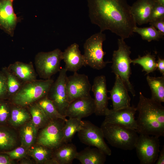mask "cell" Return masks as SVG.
<instances>
[{
	"mask_svg": "<svg viewBox=\"0 0 164 164\" xmlns=\"http://www.w3.org/2000/svg\"><path fill=\"white\" fill-rule=\"evenodd\" d=\"M89 16L100 32L110 30L125 39L133 34L136 26L126 0H88Z\"/></svg>",
	"mask_w": 164,
	"mask_h": 164,
	"instance_id": "6da1fadb",
	"label": "cell"
},
{
	"mask_svg": "<svg viewBox=\"0 0 164 164\" xmlns=\"http://www.w3.org/2000/svg\"><path fill=\"white\" fill-rule=\"evenodd\" d=\"M136 108L138 115L136 130L138 134L164 136V107L161 103L145 97L140 92Z\"/></svg>",
	"mask_w": 164,
	"mask_h": 164,
	"instance_id": "7a4b0ae2",
	"label": "cell"
},
{
	"mask_svg": "<svg viewBox=\"0 0 164 164\" xmlns=\"http://www.w3.org/2000/svg\"><path fill=\"white\" fill-rule=\"evenodd\" d=\"M53 82L51 79H36L24 83L9 100L11 103L15 104L28 107L47 96Z\"/></svg>",
	"mask_w": 164,
	"mask_h": 164,
	"instance_id": "3957f363",
	"label": "cell"
},
{
	"mask_svg": "<svg viewBox=\"0 0 164 164\" xmlns=\"http://www.w3.org/2000/svg\"><path fill=\"white\" fill-rule=\"evenodd\" d=\"M100 127L111 146L125 150L135 149L138 136L135 130L103 121Z\"/></svg>",
	"mask_w": 164,
	"mask_h": 164,
	"instance_id": "277c9868",
	"label": "cell"
},
{
	"mask_svg": "<svg viewBox=\"0 0 164 164\" xmlns=\"http://www.w3.org/2000/svg\"><path fill=\"white\" fill-rule=\"evenodd\" d=\"M118 49L114 50L113 53L111 67L112 72L121 78L128 91L135 97V91L130 81L132 73L130 66L132 59L130 57L131 47L121 38L118 39Z\"/></svg>",
	"mask_w": 164,
	"mask_h": 164,
	"instance_id": "5b68a950",
	"label": "cell"
},
{
	"mask_svg": "<svg viewBox=\"0 0 164 164\" xmlns=\"http://www.w3.org/2000/svg\"><path fill=\"white\" fill-rule=\"evenodd\" d=\"M106 39L105 35L100 31L92 35L86 40L84 45L83 54L86 66L100 70L111 62L104 61L103 59L106 53L103 50V44Z\"/></svg>",
	"mask_w": 164,
	"mask_h": 164,
	"instance_id": "8992f818",
	"label": "cell"
},
{
	"mask_svg": "<svg viewBox=\"0 0 164 164\" xmlns=\"http://www.w3.org/2000/svg\"><path fill=\"white\" fill-rule=\"evenodd\" d=\"M63 52L56 48L48 52H39L36 55L34 63L36 71L39 77L44 80L51 79L59 72L63 60Z\"/></svg>",
	"mask_w": 164,
	"mask_h": 164,
	"instance_id": "52a82bcc",
	"label": "cell"
},
{
	"mask_svg": "<svg viewBox=\"0 0 164 164\" xmlns=\"http://www.w3.org/2000/svg\"><path fill=\"white\" fill-rule=\"evenodd\" d=\"M159 137L139 134L135 149L141 164L155 163L160 151Z\"/></svg>",
	"mask_w": 164,
	"mask_h": 164,
	"instance_id": "ba28073f",
	"label": "cell"
},
{
	"mask_svg": "<svg viewBox=\"0 0 164 164\" xmlns=\"http://www.w3.org/2000/svg\"><path fill=\"white\" fill-rule=\"evenodd\" d=\"M84 122L82 128L78 132L81 142L87 145L98 148L107 155H111V150L104 141L101 127L88 121H84Z\"/></svg>",
	"mask_w": 164,
	"mask_h": 164,
	"instance_id": "9c48e42d",
	"label": "cell"
},
{
	"mask_svg": "<svg viewBox=\"0 0 164 164\" xmlns=\"http://www.w3.org/2000/svg\"><path fill=\"white\" fill-rule=\"evenodd\" d=\"M67 71L64 68L60 69L58 77L54 81L47 95L59 112L64 116L69 104L66 84Z\"/></svg>",
	"mask_w": 164,
	"mask_h": 164,
	"instance_id": "30bf717a",
	"label": "cell"
},
{
	"mask_svg": "<svg viewBox=\"0 0 164 164\" xmlns=\"http://www.w3.org/2000/svg\"><path fill=\"white\" fill-rule=\"evenodd\" d=\"M65 122L61 119L50 120L40 132L38 144L53 149L61 145Z\"/></svg>",
	"mask_w": 164,
	"mask_h": 164,
	"instance_id": "8fae6325",
	"label": "cell"
},
{
	"mask_svg": "<svg viewBox=\"0 0 164 164\" xmlns=\"http://www.w3.org/2000/svg\"><path fill=\"white\" fill-rule=\"evenodd\" d=\"M66 87L69 103L77 99L86 97L91 96V85L88 76L77 72L67 77Z\"/></svg>",
	"mask_w": 164,
	"mask_h": 164,
	"instance_id": "7c38bea8",
	"label": "cell"
},
{
	"mask_svg": "<svg viewBox=\"0 0 164 164\" xmlns=\"http://www.w3.org/2000/svg\"><path fill=\"white\" fill-rule=\"evenodd\" d=\"M136 111V107L134 106L117 110L108 108L103 122L136 130L137 124L135 115Z\"/></svg>",
	"mask_w": 164,
	"mask_h": 164,
	"instance_id": "4fadbf2b",
	"label": "cell"
},
{
	"mask_svg": "<svg viewBox=\"0 0 164 164\" xmlns=\"http://www.w3.org/2000/svg\"><path fill=\"white\" fill-rule=\"evenodd\" d=\"M91 90L94 93L95 105L94 114L98 116H104L106 110L108 108V91L107 88L106 78L105 76L101 75L95 77Z\"/></svg>",
	"mask_w": 164,
	"mask_h": 164,
	"instance_id": "5bb4252c",
	"label": "cell"
},
{
	"mask_svg": "<svg viewBox=\"0 0 164 164\" xmlns=\"http://www.w3.org/2000/svg\"><path fill=\"white\" fill-rule=\"evenodd\" d=\"M14 0H0V29L11 36H14L17 23L21 20L14 12Z\"/></svg>",
	"mask_w": 164,
	"mask_h": 164,
	"instance_id": "9a60e30c",
	"label": "cell"
},
{
	"mask_svg": "<svg viewBox=\"0 0 164 164\" xmlns=\"http://www.w3.org/2000/svg\"><path fill=\"white\" fill-rule=\"evenodd\" d=\"M95 110L94 100L91 96L79 98L69 103L65 116L69 118L82 119L94 113Z\"/></svg>",
	"mask_w": 164,
	"mask_h": 164,
	"instance_id": "2e32d148",
	"label": "cell"
},
{
	"mask_svg": "<svg viewBox=\"0 0 164 164\" xmlns=\"http://www.w3.org/2000/svg\"><path fill=\"white\" fill-rule=\"evenodd\" d=\"M128 91L121 78L115 75V80L112 89L108 92L112 104L113 109L118 110L130 106L131 98Z\"/></svg>",
	"mask_w": 164,
	"mask_h": 164,
	"instance_id": "e0dca14e",
	"label": "cell"
},
{
	"mask_svg": "<svg viewBox=\"0 0 164 164\" xmlns=\"http://www.w3.org/2000/svg\"><path fill=\"white\" fill-rule=\"evenodd\" d=\"M63 60L67 71H77L83 66H86L84 59L79 49V45L74 43L68 46L62 53Z\"/></svg>",
	"mask_w": 164,
	"mask_h": 164,
	"instance_id": "ac0fdd59",
	"label": "cell"
},
{
	"mask_svg": "<svg viewBox=\"0 0 164 164\" xmlns=\"http://www.w3.org/2000/svg\"><path fill=\"white\" fill-rule=\"evenodd\" d=\"M155 0H137L132 6L130 10L136 24L139 25L149 23Z\"/></svg>",
	"mask_w": 164,
	"mask_h": 164,
	"instance_id": "d6986e66",
	"label": "cell"
},
{
	"mask_svg": "<svg viewBox=\"0 0 164 164\" xmlns=\"http://www.w3.org/2000/svg\"><path fill=\"white\" fill-rule=\"evenodd\" d=\"M7 67L23 84L37 79V74L32 62L27 63L17 61Z\"/></svg>",
	"mask_w": 164,
	"mask_h": 164,
	"instance_id": "ffe728a7",
	"label": "cell"
},
{
	"mask_svg": "<svg viewBox=\"0 0 164 164\" xmlns=\"http://www.w3.org/2000/svg\"><path fill=\"white\" fill-rule=\"evenodd\" d=\"M107 155L98 148L87 147L77 152L75 159L81 164H104Z\"/></svg>",
	"mask_w": 164,
	"mask_h": 164,
	"instance_id": "44dd1931",
	"label": "cell"
},
{
	"mask_svg": "<svg viewBox=\"0 0 164 164\" xmlns=\"http://www.w3.org/2000/svg\"><path fill=\"white\" fill-rule=\"evenodd\" d=\"M53 150L52 158L59 164H72L77 152L75 145L70 142L62 144Z\"/></svg>",
	"mask_w": 164,
	"mask_h": 164,
	"instance_id": "7402d4cb",
	"label": "cell"
},
{
	"mask_svg": "<svg viewBox=\"0 0 164 164\" xmlns=\"http://www.w3.org/2000/svg\"><path fill=\"white\" fill-rule=\"evenodd\" d=\"M11 111L8 122L12 126L22 125L30 118V114L25 107L11 103Z\"/></svg>",
	"mask_w": 164,
	"mask_h": 164,
	"instance_id": "603a6c76",
	"label": "cell"
},
{
	"mask_svg": "<svg viewBox=\"0 0 164 164\" xmlns=\"http://www.w3.org/2000/svg\"><path fill=\"white\" fill-rule=\"evenodd\" d=\"M146 80L151 91V98L158 102H164V76L146 77Z\"/></svg>",
	"mask_w": 164,
	"mask_h": 164,
	"instance_id": "cb8c5ba5",
	"label": "cell"
},
{
	"mask_svg": "<svg viewBox=\"0 0 164 164\" xmlns=\"http://www.w3.org/2000/svg\"><path fill=\"white\" fill-rule=\"evenodd\" d=\"M84 121L76 118H69L65 122L61 144L70 142L74 135L82 128Z\"/></svg>",
	"mask_w": 164,
	"mask_h": 164,
	"instance_id": "d4e9b609",
	"label": "cell"
},
{
	"mask_svg": "<svg viewBox=\"0 0 164 164\" xmlns=\"http://www.w3.org/2000/svg\"><path fill=\"white\" fill-rule=\"evenodd\" d=\"M22 125L20 131L21 145L27 149L33 145L36 141L37 128L32 121Z\"/></svg>",
	"mask_w": 164,
	"mask_h": 164,
	"instance_id": "484cf974",
	"label": "cell"
},
{
	"mask_svg": "<svg viewBox=\"0 0 164 164\" xmlns=\"http://www.w3.org/2000/svg\"><path fill=\"white\" fill-rule=\"evenodd\" d=\"M15 134L6 125H0V153L8 151L16 145Z\"/></svg>",
	"mask_w": 164,
	"mask_h": 164,
	"instance_id": "4316f807",
	"label": "cell"
},
{
	"mask_svg": "<svg viewBox=\"0 0 164 164\" xmlns=\"http://www.w3.org/2000/svg\"><path fill=\"white\" fill-rule=\"evenodd\" d=\"M28 106L32 117L31 121L37 129L43 128L50 120L43 109L36 103Z\"/></svg>",
	"mask_w": 164,
	"mask_h": 164,
	"instance_id": "83f0119b",
	"label": "cell"
},
{
	"mask_svg": "<svg viewBox=\"0 0 164 164\" xmlns=\"http://www.w3.org/2000/svg\"><path fill=\"white\" fill-rule=\"evenodd\" d=\"M36 103L43 109L50 120L61 119L66 121L67 120L66 117L59 112L52 101L47 96L42 98Z\"/></svg>",
	"mask_w": 164,
	"mask_h": 164,
	"instance_id": "f1b7e54d",
	"label": "cell"
},
{
	"mask_svg": "<svg viewBox=\"0 0 164 164\" xmlns=\"http://www.w3.org/2000/svg\"><path fill=\"white\" fill-rule=\"evenodd\" d=\"M2 70L5 74L7 79V99H10L20 89L23 84L8 69L4 67Z\"/></svg>",
	"mask_w": 164,
	"mask_h": 164,
	"instance_id": "f546056e",
	"label": "cell"
},
{
	"mask_svg": "<svg viewBox=\"0 0 164 164\" xmlns=\"http://www.w3.org/2000/svg\"><path fill=\"white\" fill-rule=\"evenodd\" d=\"M131 62L134 65L137 64L141 66L142 71L145 72V75L154 72L157 69L155 56L150 53L142 56L138 55L137 58L131 60Z\"/></svg>",
	"mask_w": 164,
	"mask_h": 164,
	"instance_id": "4dcf8cb0",
	"label": "cell"
},
{
	"mask_svg": "<svg viewBox=\"0 0 164 164\" xmlns=\"http://www.w3.org/2000/svg\"><path fill=\"white\" fill-rule=\"evenodd\" d=\"M39 145L30 149L29 154L37 162L45 164L52 158L53 149Z\"/></svg>",
	"mask_w": 164,
	"mask_h": 164,
	"instance_id": "1f68e13d",
	"label": "cell"
},
{
	"mask_svg": "<svg viewBox=\"0 0 164 164\" xmlns=\"http://www.w3.org/2000/svg\"><path fill=\"white\" fill-rule=\"evenodd\" d=\"M133 32L139 34L143 40L150 42L152 40L158 41L163 38L164 35L150 25L149 27H138L137 26L134 29Z\"/></svg>",
	"mask_w": 164,
	"mask_h": 164,
	"instance_id": "d6a6232c",
	"label": "cell"
},
{
	"mask_svg": "<svg viewBox=\"0 0 164 164\" xmlns=\"http://www.w3.org/2000/svg\"><path fill=\"white\" fill-rule=\"evenodd\" d=\"M6 99L0 100V125H6L10 116L11 105Z\"/></svg>",
	"mask_w": 164,
	"mask_h": 164,
	"instance_id": "836d02e7",
	"label": "cell"
},
{
	"mask_svg": "<svg viewBox=\"0 0 164 164\" xmlns=\"http://www.w3.org/2000/svg\"><path fill=\"white\" fill-rule=\"evenodd\" d=\"M164 19V5L155 2L152 11L149 23L155 21Z\"/></svg>",
	"mask_w": 164,
	"mask_h": 164,
	"instance_id": "e575fe53",
	"label": "cell"
},
{
	"mask_svg": "<svg viewBox=\"0 0 164 164\" xmlns=\"http://www.w3.org/2000/svg\"><path fill=\"white\" fill-rule=\"evenodd\" d=\"M26 149L22 146L17 148L11 151H6L1 153L7 155L12 160L22 159L25 157L26 155Z\"/></svg>",
	"mask_w": 164,
	"mask_h": 164,
	"instance_id": "d590c367",
	"label": "cell"
},
{
	"mask_svg": "<svg viewBox=\"0 0 164 164\" xmlns=\"http://www.w3.org/2000/svg\"><path fill=\"white\" fill-rule=\"evenodd\" d=\"M7 79L5 73L0 70V100L7 99Z\"/></svg>",
	"mask_w": 164,
	"mask_h": 164,
	"instance_id": "8d00e7d4",
	"label": "cell"
},
{
	"mask_svg": "<svg viewBox=\"0 0 164 164\" xmlns=\"http://www.w3.org/2000/svg\"><path fill=\"white\" fill-rule=\"evenodd\" d=\"M149 23L164 35V19H159Z\"/></svg>",
	"mask_w": 164,
	"mask_h": 164,
	"instance_id": "74e56055",
	"label": "cell"
},
{
	"mask_svg": "<svg viewBox=\"0 0 164 164\" xmlns=\"http://www.w3.org/2000/svg\"><path fill=\"white\" fill-rule=\"evenodd\" d=\"M9 156L5 153H0V164H12L14 163Z\"/></svg>",
	"mask_w": 164,
	"mask_h": 164,
	"instance_id": "f35d334b",
	"label": "cell"
},
{
	"mask_svg": "<svg viewBox=\"0 0 164 164\" xmlns=\"http://www.w3.org/2000/svg\"><path fill=\"white\" fill-rule=\"evenodd\" d=\"M156 61L157 69L162 74V76H164V60L159 56Z\"/></svg>",
	"mask_w": 164,
	"mask_h": 164,
	"instance_id": "ab89813d",
	"label": "cell"
},
{
	"mask_svg": "<svg viewBox=\"0 0 164 164\" xmlns=\"http://www.w3.org/2000/svg\"><path fill=\"white\" fill-rule=\"evenodd\" d=\"M156 164H164V146L163 145L162 149L159 151V154L156 161Z\"/></svg>",
	"mask_w": 164,
	"mask_h": 164,
	"instance_id": "60d3db41",
	"label": "cell"
},
{
	"mask_svg": "<svg viewBox=\"0 0 164 164\" xmlns=\"http://www.w3.org/2000/svg\"><path fill=\"white\" fill-rule=\"evenodd\" d=\"M21 164H32V162L29 160L27 159H24L22 160L20 162Z\"/></svg>",
	"mask_w": 164,
	"mask_h": 164,
	"instance_id": "b9f144b4",
	"label": "cell"
},
{
	"mask_svg": "<svg viewBox=\"0 0 164 164\" xmlns=\"http://www.w3.org/2000/svg\"><path fill=\"white\" fill-rule=\"evenodd\" d=\"M156 2L161 4L164 5V0H155Z\"/></svg>",
	"mask_w": 164,
	"mask_h": 164,
	"instance_id": "7bdbcfd3",
	"label": "cell"
}]
</instances>
